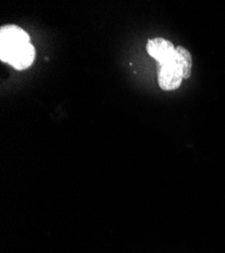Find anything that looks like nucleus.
I'll return each instance as SVG.
<instances>
[{"instance_id": "1", "label": "nucleus", "mask_w": 225, "mask_h": 253, "mask_svg": "<svg viewBox=\"0 0 225 253\" xmlns=\"http://www.w3.org/2000/svg\"><path fill=\"white\" fill-rule=\"evenodd\" d=\"M35 58V50L30 35L15 25L0 29V60L17 71L30 68Z\"/></svg>"}, {"instance_id": "4", "label": "nucleus", "mask_w": 225, "mask_h": 253, "mask_svg": "<svg viewBox=\"0 0 225 253\" xmlns=\"http://www.w3.org/2000/svg\"><path fill=\"white\" fill-rule=\"evenodd\" d=\"M176 52H177V64L183 73V78L188 79L191 76V72H192V65H193L192 56L186 48H184L182 46L176 47Z\"/></svg>"}, {"instance_id": "3", "label": "nucleus", "mask_w": 225, "mask_h": 253, "mask_svg": "<svg viewBox=\"0 0 225 253\" xmlns=\"http://www.w3.org/2000/svg\"><path fill=\"white\" fill-rule=\"evenodd\" d=\"M147 52L160 65L172 62L177 57L174 44L162 38L150 39L147 44Z\"/></svg>"}, {"instance_id": "2", "label": "nucleus", "mask_w": 225, "mask_h": 253, "mask_svg": "<svg viewBox=\"0 0 225 253\" xmlns=\"http://www.w3.org/2000/svg\"><path fill=\"white\" fill-rule=\"evenodd\" d=\"M183 73L177 64V57L166 64H158V82L162 90L178 89L183 81Z\"/></svg>"}]
</instances>
